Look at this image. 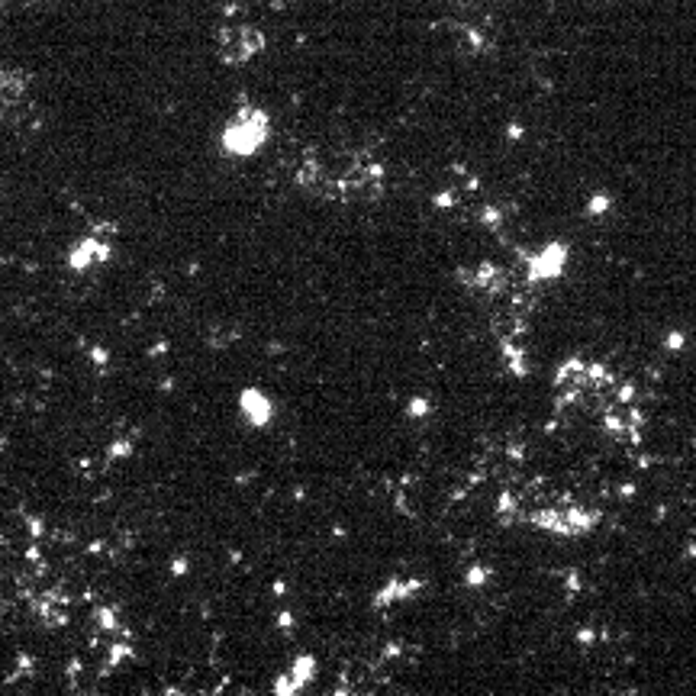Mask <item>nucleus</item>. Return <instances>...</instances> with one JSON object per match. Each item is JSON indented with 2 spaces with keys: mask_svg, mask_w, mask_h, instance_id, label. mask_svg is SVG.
<instances>
[{
  "mask_svg": "<svg viewBox=\"0 0 696 696\" xmlns=\"http://www.w3.org/2000/svg\"><path fill=\"white\" fill-rule=\"evenodd\" d=\"M265 136H268V116L255 107H245L232 116V123L226 126L223 145L232 155H252L258 145L265 142Z\"/></svg>",
  "mask_w": 696,
  "mask_h": 696,
  "instance_id": "obj_1",
  "label": "nucleus"
},
{
  "mask_svg": "<svg viewBox=\"0 0 696 696\" xmlns=\"http://www.w3.org/2000/svg\"><path fill=\"white\" fill-rule=\"evenodd\" d=\"M216 46H220L223 62L229 65H245L249 58H255L265 46V39L252 26V23H239V20H226L216 33Z\"/></svg>",
  "mask_w": 696,
  "mask_h": 696,
  "instance_id": "obj_2",
  "label": "nucleus"
},
{
  "mask_svg": "<svg viewBox=\"0 0 696 696\" xmlns=\"http://www.w3.org/2000/svg\"><path fill=\"white\" fill-rule=\"evenodd\" d=\"M107 255H110V245L107 242L87 239V242H81L78 252H71V265H75V268H87V265H94V261H104Z\"/></svg>",
  "mask_w": 696,
  "mask_h": 696,
  "instance_id": "obj_3",
  "label": "nucleus"
},
{
  "mask_svg": "<svg viewBox=\"0 0 696 696\" xmlns=\"http://www.w3.org/2000/svg\"><path fill=\"white\" fill-rule=\"evenodd\" d=\"M242 410L249 413V419H252L255 426H265L268 416H271L268 400L261 397V394H255V390H245V394H242Z\"/></svg>",
  "mask_w": 696,
  "mask_h": 696,
  "instance_id": "obj_4",
  "label": "nucleus"
}]
</instances>
